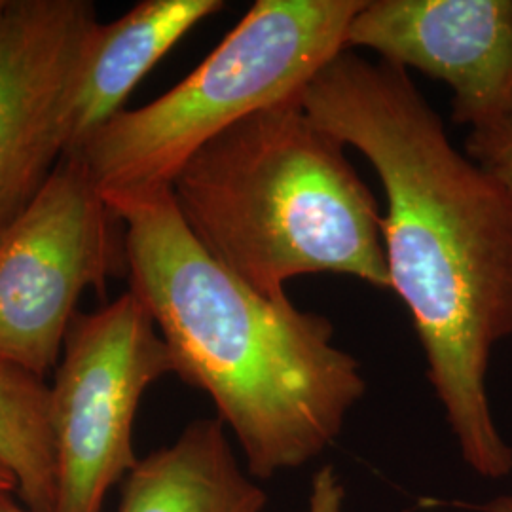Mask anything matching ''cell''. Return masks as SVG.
Wrapping results in <instances>:
<instances>
[{"mask_svg": "<svg viewBox=\"0 0 512 512\" xmlns=\"http://www.w3.org/2000/svg\"><path fill=\"white\" fill-rule=\"evenodd\" d=\"M344 486L332 467H323L313 475L306 512H342Z\"/></svg>", "mask_w": 512, "mask_h": 512, "instance_id": "13", "label": "cell"}, {"mask_svg": "<svg viewBox=\"0 0 512 512\" xmlns=\"http://www.w3.org/2000/svg\"><path fill=\"white\" fill-rule=\"evenodd\" d=\"M465 152L503 184L512 196V118L484 131H469Z\"/></svg>", "mask_w": 512, "mask_h": 512, "instance_id": "12", "label": "cell"}, {"mask_svg": "<svg viewBox=\"0 0 512 512\" xmlns=\"http://www.w3.org/2000/svg\"><path fill=\"white\" fill-rule=\"evenodd\" d=\"M365 0H256L202 65L152 103L122 110L76 154L105 198L171 188L220 133L300 95L346 50ZM67 156V154H65Z\"/></svg>", "mask_w": 512, "mask_h": 512, "instance_id": "4", "label": "cell"}, {"mask_svg": "<svg viewBox=\"0 0 512 512\" xmlns=\"http://www.w3.org/2000/svg\"><path fill=\"white\" fill-rule=\"evenodd\" d=\"M6 4H8V0H0V16H2L4 10H6Z\"/></svg>", "mask_w": 512, "mask_h": 512, "instance_id": "17", "label": "cell"}, {"mask_svg": "<svg viewBox=\"0 0 512 512\" xmlns=\"http://www.w3.org/2000/svg\"><path fill=\"white\" fill-rule=\"evenodd\" d=\"M99 25L90 0H8L0 16V236L67 152Z\"/></svg>", "mask_w": 512, "mask_h": 512, "instance_id": "7", "label": "cell"}, {"mask_svg": "<svg viewBox=\"0 0 512 512\" xmlns=\"http://www.w3.org/2000/svg\"><path fill=\"white\" fill-rule=\"evenodd\" d=\"M351 48L444 82L452 120L471 131L512 118V0H365Z\"/></svg>", "mask_w": 512, "mask_h": 512, "instance_id": "8", "label": "cell"}, {"mask_svg": "<svg viewBox=\"0 0 512 512\" xmlns=\"http://www.w3.org/2000/svg\"><path fill=\"white\" fill-rule=\"evenodd\" d=\"M222 8V0H143L122 18L101 23L74 101L65 154L76 152L118 116L158 61Z\"/></svg>", "mask_w": 512, "mask_h": 512, "instance_id": "9", "label": "cell"}, {"mask_svg": "<svg viewBox=\"0 0 512 512\" xmlns=\"http://www.w3.org/2000/svg\"><path fill=\"white\" fill-rule=\"evenodd\" d=\"M0 463L31 511L54 512L57 456L52 389L37 374L0 359Z\"/></svg>", "mask_w": 512, "mask_h": 512, "instance_id": "11", "label": "cell"}, {"mask_svg": "<svg viewBox=\"0 0 512 512\" xmlns=\"http://www.w3.org/2000/svg\"><path fill=\"white\" fill-rule=\"evenodd\" d=\"M480 512H512V494L499 495L484 505H475Z\"/></svg>", "mask_w": 512, "mask_h": 512, "instance_id": "14", "label": "cell"}, {"mask_svg": "<svg viewBox=\"0 0 512 512\" xmlns=\"http://www.w3.org/2000/svg\"><path fill=\"white\" fill-rule=\"evenodd\" d=\"M219 418L192 421L171 446L139 459L118 512H262L264 490L245 475Z\"/></svg>", "mask_w": 512, "mask_h": 512, "instance_id": "10", "label": "cell"}, {"mask_svg": "<svg viewBox=\"0 0 512 512\" xmlns=\"http://www.w3.org/2000/svg\"><path fill=\"white\" fill-rule=\"evenodd\" d=\"M12 494H2L0 492V512H37L31 511L29 507H19L18 503L10 497Z\"/></svg>", "mask_w": 512, "mask_h": 512, "instance_id": "16", "label": "cell"}, {"mask_svg": "<svg viewBox=\"0 0 512 512\" xmlns=\"http://www.w3.org/2000/svg\"><path fill=\"white\" fill-rule=\"evenodd\" d=\"M171 192L207 253L256 293L287 298V281L308 274L391 289L378 200L300 95L220 133Z\"/></svg>", "mask_w": 512, "mask_h": 512, "instance_id": "3", "label": "cell"}, {"mask_svg": "<svg viewBox=\"0 0 512 512\" xmlns=\"http://www.w3.org/2000/svg\"><path fill=\"white\" fill-rule=\"evenodd\" d=\"M126 222L76 154L0 236V359L44 378L59 365L86 289L128 277Z\"/></svg>", "mask_w": 512, "mask_h": 512, "instance_id": "5", "label": "cell"}, {"mask_svg": "<svg viewBox=\"0 0 512 512\" xmlns=\"http://www.w3.org/2000/svg\"><path fill=\"white\" fill-rule=\"evenodd\" d=\"M126 222L129 291L147 308L184 384L209 395L249 475L321 456L365 395L361 366L327 317L256 293L186 226L171 188L107 198Z\"/></svg>", "mask_w": 512, "mask_h": 512, "instance_id": "2", "label": "cell"}, {"mask_svg": "<svg viewBox=\"0 0 512 512\" xmlns=\"http://www.w3.org/2000/svg\"><path fill=\"white\" fill-rule=\"evenodd\" d=\"M0 492L2 494H18V482L12 473L0 463Z\"/></svg>", "mask_w": 512, "mask_h": 512, "instance_id": "15", "label": "cell"}, {"mask_svg": "<svg viewBox=\"0 0 512 512\" xmlns=\"http://www.w3.org/2000/svg\"><path fill=\"white\" fill-rule=\"evenodd\" d=\"M300 101L380 177L389 285L410 311L461 456L482 478L511 475L486 384L495 346L512 336L511 192L452 145L397 65L344 50Z\"/></svg>", "mask_w": 512, "mask_h": 512, "instance_id": "1", "label": "cell"}, {"mask_svg": "<svg viewBox=\"0 0 512 512\" xmlns=\"http://www.w3.org/2000/svg\"><path fill=\"white\" fill-rule=\"evenodd\" d=\"M167 374H175L171 353L131 291L101 310L74 315L50 385L54 512H103L112 486L139 463L133 423L141 397Z\"/></svg>", "mask_w": 512, "mask_h": 512, "instance_id": "6", "label": "cell"}]
</instances>
